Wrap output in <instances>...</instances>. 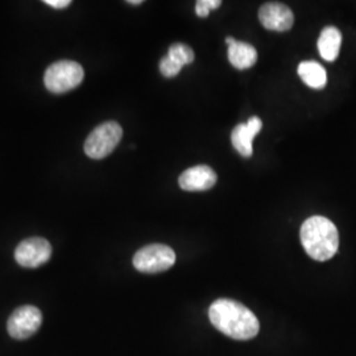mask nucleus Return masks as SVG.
<instances>
[{"label":"nucleus","mask_w":356,"mask_h":356,"mask_svg":"<svg viewBox=\"0 0 356 356\" xmlns=\"http://www.w3.org/2000/svg\"><path fill=\"white\" fill-rule=\"evenodd\" d=\"M128 4H134V6H139L143 1L141 0H128Z\"/></svg>","instance_id":"nucleus-18"},{"label":"nucleus","mask_w":356,"mask_h":356,"mask_svg":"<svg viewBox=\"0 0 356 356\" xmlns=\"http://www.w3.org/2000/svg\"><path fill=\"white\" fill-rule=\"evenodd\" d=\"M51 257V243L44 238H28L15 250V260L24 268L41 267Z\"/></svg>","instance_id":"nucleus-7"},{"label":"nucleus","mask_w":356,"mask_h":356,"mask_svg":"<svg viewBox=\"0 0 356 356\" xmlns=\"http://www.w3.org/2000/svg\"><path fill=\"white\" fill-rule=\"evenodd\" d=\"M181 69H182V66L177 64L176 61H173L169 56H165L160 61V72L166 78H173V76H177L178 73L181 72Z\"/></svg>","instance_id":"nucleus-15"},{"label":"nucleus","mask_w":356,"mask_h":356,"mask_svg":"<svg viewBox=\"0 0 356 356\" xmlns=\"http://www.w3.org/2000/svg\"><path fill=\"white\" fill-rule=\"evenodd\" d=\"M229 61L239 70L250 69L257 61V51L251 44L236 41L229 47Z\"/></svg>","instance_id":"nucleus-12"},{"label":"nucleus","mask_w":356,"mask_h":356,"mask_svg":"<svg viewBox=\"0 0 356 356\" xmlns=\"http://www.w3.org/2000/svg\"><path fill=\"white\" fill-rule=\"evenodd\" d=\"M209 318L216 330L236 341L252 339L260 330V323L254 313L234 300L214 301L209 309Z\"/></svg>","instance_id":"nucleus-1"},{"label":"nucleus","mask_w":356,"mask_h":356,"mask_svg":"<svg viewBox=\"0 0 356 356\" xmlns=\"http://www.w3.org/2000/svg\"><path fill=\"white\" fill-rule=\"evenodd\" d=\"M222 4L220 0H198L195 3V13L200 17H207L210 11L219 8Z\"/></svg>","instance_id":"nucleus-16"},{"label":"nucleus","mask_w":356,"mask_h":356,"mask_svg":"<svg viewBox=\"0 0 356 356\" xmlns=\"http://www.w3.org/2000/svg\"><path fill=\"white\" fill-rule=\"evenodd\" d=\"M44 3L51 8H56V10H63V8H66L72 4L70 0H45Z\"/></svg>","instance_id":"nucleus-17"},{"label":"nucleus","mask_w":356,"mask_h":356,"mask_svg":"<svg viewBox=\"0 0 356 356\" xmlns=\"http://www.w3.org/2000/svg\"><path fill=\"white\" fill-rule=\"evenodd\" d=\"M123 136V129L116 122H104L95 128L85 141V153L101 160L113 153Z\"/></svg>","instance_id":"nucleus-4"},{"label":"nucleus","mask_w":356,"mask_h":356,"mask_svg":"<svg viewBox=\"0 0 356 356\" xmlns=\"http://www.w3.org/2000/svg\"><path fill=\"white\" fill-rule=\"evenodd\" d=\"M263 127V122L260 118L254 116L248 119V122L244 124H238L232 129L231 134V141L234 148L242 154L243 157H251L254 148H252V140L254 136L260 132Z\"/></svg>","instance_id":"nucleus-10"},{"label":"nucleus","mask_w":356,"mask_h":356,"mask_svg":"<svg viewBox=\"0 0 356 356\" xmlns=\"http://www.w3.org/2000/svg\"><path fill=\"white\" fill-rule=\"evenodd\" d=\"M318 51L321 57L329 63L337 60L342 45V33L335 26H326L318 38Z\"/></svg>","instance_id":"nucleus-11"},{"label":"nucleus","mask_w":356,"mask_h":356,"mask_svg":"<svg viewBox=\"0 0 356 356\" xmlns=\"http://www.w3.org/2000/svg\"><path fill=\"white\" fill-rule=\"evenodd\" d=\"M85 78L83 67L76 61L63 60L51 65L44 76V83L53 94H64L78 88Z\"/></svg>","instance_id":"nucleus-3"},{"label":"nucleus","mask_w":356,"mask_h":356,"mask_svg":"<svg viewBox=\"0 0 356 356\" xmlns=\"http://www.w3.org/2000/svg\"><path fill=\"white\" fill-rule=\"evenodd\" d=\"M132 263L143 273H160L175 266L176 254L165 244H149L135 254Z\"/></svg>","instance_id":"nucleus-5"},{"label":"nucleus","mask_w":356,"mask_h":356,"mask_svg":"<svg viewBox=\"0 0 356 356\" xmlns=\"http://www.w3.org/2000/svg\"><path fill=\"white\" fill-rule=\"evenodd\" d=\"M42 323V314L36 306L17 307L8 318L7 330L15 339H26L38 332Z\"/></svg>","instance_id":"nucleus-6"},{"label":"nucleus","mask_w":356,"mask_h":356,"mask_svg":"<svg viewBox=\"0 0 356 356\" xmlns=\"http://www.w3.org/2000/svg\"><path fill=\"white\" fill-rule=\"evenodd\" d=\"M298 76L312 89H323L327 83V74L322 65L316 61H304L298 65Z\"/></svg>","instance_id":"nucleus-13"},{"label":"nucleus","mask_w":356,"mask_h":356,"mask_svg":"<svg viewBox=\"0 0 356 356\" xmlns=\"http://www.w3.org/2000/svg\"><path fill=\"white\" fill-rule=\"evenodd\" d=\"M234 42H236V40H235V38H226V44H227V45H232V44H234Z\"/></svg>","instance_id":"nucleus-19"},{"label":"nucleus","mask_w":356,"mask_h":356,"mask_svg":"<svg viewBox=\"0 0 356 356\" xmlns=\"http://www.w3.org/2000/svg\"><path fill=\"white\" fill-rule=\"evenodd\" d=\"M178 184L182 191H209L216 184V172L207 165L193 166L179 176Z\"/></svg>","instance_id":"nucleus-9"},{"label":"nucleus","mask_w":356,"mask_h":356,"mask_svg":"<svg viewBox=\"0 0 356 356\" xmlns=\"http://www.w3.org/2000/svg\"><path fill=\"white\" fill-rule=\"evenodd\" d=\"M168 56L176 61L177 64L181 65L182 67L185 65H189L194 61V51L191 49V47L185 45V44H173L170 45L169 51H168Z\"/></svg>","instance_id":"nucleus-14"},{"label":"nucleus","mask_w":356,"mask_h":356,"mask_svg":"<svg viewBox=\"0 0 356 356\" xmlns=\"http://www.w3.org/2000/svg\"><path fill=\"white\" fill-rule=\"evenodd\" d=\"M306 254L317 261L330 260L339 248V234L335 225L325 216L306 219L300 231Z\"/></svg>","instance_id":"nucleus-2"},{"label":"nucleus","mask_w":356,"mask_h":356,"mask_svg":"<svg viewBox=\"0 0 356 356\" xmlns=\"http://www.w3.org/2000/svg\"><path fill=\"white\" fill-rule=\"evenodd\" d=\"M259 20L266 29L285 32L292 28L294 15L292 10L281 3H267L259 11Z\"/></svg>","instance_id":"nucleus-8"}]
</instances>
